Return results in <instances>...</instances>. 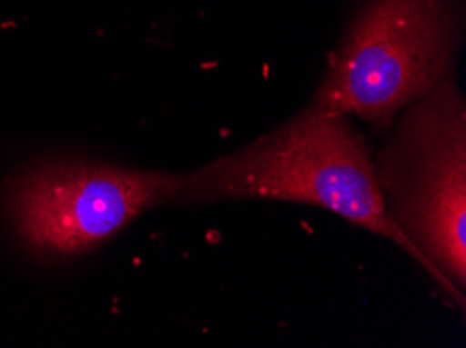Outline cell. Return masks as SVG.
Instances as JSON below:
<instances>
[{"label": "cell", "mask_w": 466, "mask_h": 348, "mask_svg": "<svg viewBox=\"0 0 466 348\" xmlns=\"http://www.w3.org/2000/svg\"><path fill=\"white\" fill-rule=\"evenodd\" d=\"M230 198L320 207L391 240L422 267L416 248L385 209L370 146L348 115L306 104L279 130L182 175L174 204Z\"/></svg>", "instance_id": "cell-1"}, {"label": "cell", "mask_w": 466, "mask_h": 348, "mask_svg": "<svg viewBox=\"0 0 466 348\" xmlns=\"http://www.w3.org/2000/svg\"><path fill=\"white\" fill-rule=\"evenodd\" d=\"M374 172L391 222L456 307L466 301V106L456 74L406 106Z\"/></svg>", "instance_id": "cell-2"}, {"label": "cell", "mask_w": 466, "mask_h": 348, "mask_svg": "<svg viewBox=\"0 0 466 348\" xmlns=\"http://www.w3.org/2000/svg\"><path fill=\"white\" fill-rule=\"evenodd\" d=\"M180 186L174 174L48 161L6 182L3 201L25 251L59 261L93 253L143 213L174 204Z\"/></svg>", "instance_id": "cell-4"}, {"label": "cell", "mask_w": 466, "mask_h": 348, "mask_svg": "<svg viewBox=\"0 0 466 348\" xmlns=\"http://www.w3.org/2000/svg\"><path fill=\"white\" fill-rule=\"evenodd\" d=\"M461 24L451 0H372L330 56L308 104L387 132L454 74Z\"/></svg>", "instance_id": "cell-3"}]
</instances>
